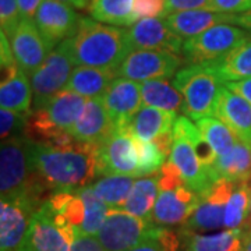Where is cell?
<instances>
[{
	"label": "cell",
	"instance_id": "cell-43",
	"mask_svg": "<svg viewBox=\"0 0 251 251\" xmlns=\"http://www.w3.org/2000/svg\"><path fill=\"white\" fill-rule=\"evenodd\" d=\"M70 251H105L102 244L99 243L98 237L88 236V234H78L75 242L73 243Z\"/></svg>",
	"mask_w": 251,
	"mask_h": 251
},
{
	"label": "cell",
	"instance_id": "cell-5",
	"mask_svg": "<svg viewBox=\"0 0 251 251\" xmlns=\"http://www.w3.org/2000/svg\"><path fill=\"white\" fill-rule=\"evenodd\" d=\"M251 35L232 24H219L200 35L184 39L181 53L190 64H212L250 41Z\"/></svg>",
	"mask_w": 251,
	"mask_h": 251
},
{
	"label": "cell",
	"instance_id": "cell-31",
	"mask_svg": "<svg viewBox=\"0 0 251 251\" xmlns=\"http://www.w3.org/2000/svg\"><path fill=\"white\" fill-rule=\"evenodd\" d=\"M186 233V251H242V227L212 234Z\"/></svg>",
	"mask_w": 251,
	"mask_h": 251
},
{
	"label": "cell",
	"instance_id": "cell-1",
	"mask_svg": "<svg viewBox=\"0 0 251 251\" xmlns=\"http://www.w3.org/2000/svg\"><path fill=\"white\" fill-rule=\"evenodd\" d=\"M31 161L46 191H74L100 176L98 147L81 141L66 148L32 143Z\"/></svg>",
	"mask_w": 251,
	"mask_h": 251
},
{
	"label": "cell",
	"instance_id": "cell-13",
	"mask_svg": "<svg viewBox=\"0 0 251 251\" xmlns=\"http://www.w3.org/2000/svg\"><path fill=\"white\" fill-rule=\"evenodd\" d=\"M127 41L133 50H162L179 54L183 38L175 34L162 18H143L127 29Z\"/></svg>",
	"mask_w": 251,
	"mask_h": 251
},
{
	"label": "cell",
	"instance_id": "cell-32",
	"mask_svg": "<svg viewBox=\"0 0 251 251\" xmlns=\"http://www.w3.org/2000/svg\"><path fill=\"white\" fill-rule=\"evenodd\" d=\"M209 66L224 82L251 78V41L234 49L225 59Z\"/></svg>",
	"mask_w": 251,
	"mask_h": 251
},
{
	"label": "cell",
	"instance_id": "cell-39",
	"mask_svg": "<svg viewBox=\"0 0 251 251\" xmlns=\"http://www.w3.org/2000/svg\"><path fill=\"white\" fill-rule=\"evenodd\" d=\"M21 21L17 0H0V25L7 38L14 34Z\"/></svg>",
	"mask_w": 251,
	"mask_h": 251
},
{
	"label": "cell",
	"instance_id": "cell-3",
	"mask_svg": "<svg viewBox=\"0 0 251 251\" xmlns=\"http://www.w3.org/2000/svg\"><path fill=\"white\" fill-rule=\"evenodd\" d=\"M32 141L24 134L1 141L0 150V193L1 198L28 197L38 204L46 188L36 177L31 161Z\"/></svg>",
	"mask_w": 251,
	"mask_h": 251
},
{
	"label": "cell",
	"instance_id": "cell-37",
	"mask_svg": "<svg viewBox=\"0 0 251 251\" xmlns=\"http://www.w3.org/2000/svg\"><path fill=\"white\" fill-rule=\"evenodd\" d=\"M31 113H20L7 109L0 110V135L1 141H6L11 137L24 134L25 125Z\"/></svg>",
	"mask_w": 251,
	"mask_h": 251
},
{
	"label": "cell",
	"instance_id": "cell-2",
	"mask_svg": "<svg viewBox=\"0 0 251 251\" xmlns=\"http://www.w3.org/2000/svg\"><path fill=\"white\" fill-rule=\"evenodd\" d=\"M66 44L74 64L113 72L131 53L127 29L88 17H81L77 31L66 39Z\"/></svg>",
	"mask_w": 251,
	"mask_h": 251
},
{
	"label": "cell",
	"instance_id": "cell-45",
	"mask_svg": "<svg viewBox=\"0 0 251 251\" xmlns=\"http://www.w3.org/2000/svg\"><path fill=\"white\" fill-rule=\"evenodd\" d=\"M45 0H17L18 10L21 20H32L35 18L36 11Z\"/></svg>",
	"mask_w": 251,
	"mask_h": 251
},
{
	"label": "cell",
	"instance_id": "cell-19",
	"mask_svg": "<svg viewBox=\"0 0 251 251\" xmlns=\"http://www.w3.org/2000/svg\"><path fill=\"white\" fill-rule=\"evenodd\" d=\"M116 127L109 116L102 98H92L85 102L80 119L70 134L81 143L99 147L115 133Z\"/></svg>",
	"mask_w": 251,
	"mask_h": 251
},
{
	"label": "cell",
	"instance_id": "cell-16",
	"mask_svg": "<svg viewBox=\"0 0 251 251\" xmlns=\"http://www.w3.org/2000/svg\"><path fill=\"white\" fill-rule=\"evenodd\" d=\"M173 135L175 140L169 161L179 168L186 186L201 197L215 183L211 177L209 166L201 162L196 148L186 135L176 130H173Z\"/></svg>",
	"mask_w": 251,
	"mask_h": 251
},
{
	"label": "cell",
	"instance_id": "cell-50",
	"mask_svg": "<svg viewBox=\"0 0 251 251\" xmlns=\"http://www.w3.org/2000/svg\"><path fill=\"white\" fill-rule=\"evenodd\" d=\"M249 183H250V187H251V181H249Z\"/></svg>",
	"mask_w": 251,
	"mask_h": 251
},
{
	"label": "cell",
	"instance_id": "cell-10",
	"mask_svg": "<svg viewBox=\"0 0 251 251\" xmlns=\"http://www.w3.org/2000/svg\"><path fill=\"white\" fill-rule=\"evenodd\" d=\"M77 233L56 222L42 205L31 221L21 251H70Z\"/></svg>",
	"mask_w": 251,
	"mask_h": 251
},
{
	"label": "cell",
	"instance_id": "cell-12",
	"mask_svg": "<svg viewBox=\"0 0 251 251\" xmlns=\"http://www.w3.org/2000/svg\"><path fill=\"white\" fill-rule=\"evenodd\" d=\"M80 20L78 13L72 6L59 0H45L36 11L35 24L46 44L53 49L57 44L74 35Z\"/></svg>",
	"mask_w": 251,
	"mask_h": 251
},
{
	"label": "cell",
	"instance_id": "cell-17",
	"mask_svg": "<svg viewBox=\"0 0 251 251\" xmlns=\"http://www.w3.org/2000/svg\"><path fill=\"white\" fill-rule=\"evenodd\" d=\"M200 200L197 193L186 184L175 190H159L152 211V222L159 226L184 224L194 214Z\"/></svg>",
	"mask_w": 251,
	"mask_h": 251
},
{
	"label": "cell",
	"instance_id": "cell-23",
	"mask_svg": "<svg viewBox=\"0 0 251 251\" xmlns=\"http://www.w3.org/2000/svg\"><path fill=\"white\" fill-rule=\"evenodd\" d=\"M209 172L214 181L221 179L233 183L251 181V145L240 140L229 152L216 156Z\"/></svg>",
	"mask_w": 251,
	"mask_h": 251
},
{
	"label": "cell",
	"instance_id": "cell-30",
	"mask_svg": "<svg viewBox=\"0 0 251 251\" xmlns=\"http://www.w3.org/2000/svg\"><path fill=\"white\" fill-rule=\"evenodd\" d=\"M135 180L126 175H106L94 181L92 188L98 198L109 208H123Z\"/></svg>",
	"mask_w": 251,
	"mask_h": 251
},
{
	"label": "cell",
	"instance_id": "cell-35",
	"mask_svg": "<svg viewBox=\"0 0 251 251\" xmlns=\"http://www.w3.org/2000/svg\"><path fill=\"white\" fill-rule=\"evenodd\" d=\"M77 191L80 193V196L82 197L85 206H87V219H85V224L82 226L81 234L97 236L103 221H105V218L108 215V205L99 200L92 186L81 187Z\"/></svg>",
	"mask_w": 251,
	"mask_h": 251
},
{
	"label": "cell",
	"instance_id": "cell-18",
	"mask_svg": "<svg viewBox=\"0 0 251 251\" xmlns=\"http://www.w3.org/2000/svg\"><path fill=\"white\" fill-rule=\"evenodd\" d=\"M102 102L116 130L123 131L143 103L141 85L137 81L117 77L103 94Z\"/></svg>",
	"mask_w": 251,
	"mask_h": 251
},
{
	"label": "cell",
	"instance_id": "cell-48",
	"mask_svg": "<svg viewBox=\"0 0 251 251\" xmlns=\"http://www.w3.org/2000/svg\"><path fill=\"white\" fill-rule=\"evenodd\" d=\"M59 1H63V3H66V4L78 10L88 9L91 4V0H59Z\"/></svg>",
	"mask_w": 251,
	"mask_h": 251
},
{
	"label": "cell",
	"instance_id": "cell-34",
	"mask_svg": "<svg viewBox=\"0 0 251 251\" xmlns=\"http://www.w3.org/2000/svg\"><path fill=\"white\" fill-rule=\"evenodd\" d=\"M251 188L249 181L236 183L233 193L229 198L225 209V227L239 229L242 227L250 214Z\"/></svg>",
	"mask_w": 251,
	"mask_h": 251
},
{
	"label": "cell",
	"instance_id": "cell-22",
	"mask_svg": "<svg viewBox=\"0 0 251 251\" xmlns=\"http://www.w3.org/2000/svg\"><path fill=\"white\" fill-rule=\"evenodd\" d=\"M176 119V113L152 106H144L127 123L123 131L144 141H153L159 135L173 131Z\"/></svg>",
	"mask_w": 251,
	"mask_h": 251
},
{
	"label": "cell",
	"instance_id": "cell-36",
	"mask_svg": "<svg viewBox=\"0 0 251 251\" xmlns=\"http://www.w3.org/2000/svg\"><path fill=\"white\" fill-rule=\"evenodd\" d=\"M135 151L138 156V175L137 176H151L165 165L166 155L153 141H144L133 137Z\"/></svg>",
	"mask_w": 251,
	"mask_h": 251
},
{
	"label": "cell",
	"instance_id": "cell-6",
	"mask_svg": "<svg viewBox=\"0 0 251 251\" xmlns=\"http://www.w3.org/2000/svg\"><path fill=\"white\" fill-rule=\"evenodd\" d=\"M158 227L120 208H110L97 237L105 251H130L153 237Z\"/></svg>",
	"mask_w": 251,
	"mask_h": 251
},
{
	"label": "cell",
	"instance_id": "cell-8",
	"mask_svg": "<svg viewBox=\"0 0 251 251\" xmlns=\"http://www.w3.org/2000/svg\"><path fill=\"white\" fill-rule=\"evenodd\" d=\"M41 204L28 197L1 198L0 251H21L31 221Z\"/></svg>",
	"mask_w": 251,
	"mask_h": 251
},
{
	"label": "cell",
	"instance_id": "cell-20",
	"mask_svg": "<svg viewBox=\"0 0 251 251\" xmlns=\"http://www.w3.org/2000/svg\"><path fill=\"white\" fill-rule=\"evenodd\" d=\"M171 29L180 38H193L219 24L236 25L237 14L219 13L214 10H188L173 13L165 18Z\"/></svg>",
	"mask_w": 251,
	"mask_h": 251
},
{
	"label": "cell",
	"instance_id": "cell-27",
	"mask_svg": "<svg viewBox=\"0 0 251 251\" xmlns=\"http://www.w3.org/2000/svg\"><path fill=\"white\" fill-rule=\"evenodd\" d=\"M88 13L99 23L116 27H131L138 21L134 0H91Z\"/></svg>",
	"mask_w": 251,
	"mask_h": 251
},
{
	"label": "cell",
	"instance_id": "cell-7",
	"mask_svg": "<svg viewBox=\"0 0 251 251\" xmlns=\"http://www.w3.org/2000/svg\"><path fill=\"white\" fill-rule=\"evenodd\" d=\"M73 64L74 60L64 41L49 53L42 66L29 77L34 92V110L45 106L56 94L66 88L74 70Z\"/></svg>",
	"mask_w": 251,
	"mask_h": 251
},
{
	"label": "cell",
	"instance_id": "cell-21",
	"mask_svg": "<svg viewBox=\"0 0 251 251\" xmlns=\"http://www.w3.org/2000/svg\"><path fill=\"white\" fill-rule=\"evenodd\" d=\"M215 116L229 126L242 141L251 145V105L246 99L224 87Z\"/></svg>",
	"mask_w": 251,
	"mask_h": 251
},
{
	"label": "cell",
	"instance_id": "cell-11",
	"mask_svg": "<svg viewBox=\"0 0 251 251\" xmlns=\"http://www.w3.org/2000/svg\"><path fill=\"white\" fill-rule=\"evenodd\" d=\"M236 183L229 180H216L201 196L194 214L186 222V232L200 233L225 227V209L233 193Z\"/></svg>",
	"mask_w": 251,
	"mask_h": 251
},
{
	"label": "cell",
	"instance_id": "cell-46",
	"mask_svg": "<svg viewBox=\"0 0 251 251\" xmlns=\"http://www.w3.org/2000/svg\"><path fill=\"white\" fill-rule=\"evenodd\" d=\"M242 251H251V215L242 226Z\"/></svg>",
	"mask_w": 251,
	"mask_h": 251
},
{
	"label": "cell",
	"instance_id": "cell-26",
	"mask_svg": "<svg viewBox=\"0 0 251 251\" xmlns=\"http://www.w3.org/2000/svg\"><path fill=\"white\" fill-rule=\"evenodd\" d=\"M140 85L143 103L145 106L168 110L172 113L184 112V99L181 94L166 80H147L143 81Z\"/></svg>",
	"mask_w": 251,
	"mask_h": 251
},
{
	"label": "cell",
	"instance_id": "cell-29",
	"mask_svg": "<svg viewBox=\"0 0 251 251\" xmlns=\"http://www.w3.org/2000/svg\"><path fill=\"white\" fill-rule=\"evenodd\" d=\"M34 92L28 75L21 69L10 80L1 82L0 87V106L20 113H31V102Z\"/></svg>",
	"mask_w": 251,
	"mask_h": 251
},
{
	"label": "cell",
	"instance_id": "cell-42",
	"mask_svg": "<svg viewBox=\"0 0 251 251\" xmlns=\"http://www.w3.org/2000/svg\"><path fill=\"white\" fill-rule=\"evenodd\" d=\"M209 10L229 14H242L251 10V0H211Z\"/></svg>",
	"mask_w": 251,
	"mask_h": 251
},
{
	"label": "cell",
	"instance_id": "cell-24",
	"mask_svg": "<svg viewBox=\"0 0 251 251\" xmlns=\"http://www.w3.org/2000/svg\"><path fill=\"white\" fill-rule=\"evenodd\" d=\"M85 102L87 100L84 99V97L78 94L63 90L56 94L45 106L38 110H41L54 127L70 133L77 120L80 119Z\"/></svg>",
	"mask_w": 251,
	"mask_h": 251
},
{
	"label": "cell",
	"instance_id": "cell-25",
	"mask_svg": "<svg viewBox=\"0 0 251 251\" xmlns=\"http://www.w3.org/2000/svg\"><path fill=\"white\" fill-rule=\"evenodd\" d=\"M116 77V72L95 67L78 66L72 73V77L64 90L73 91L84 98H102L109 85Z\"/></svg>",
	"mask_w": 251,
	"mask_h": 251
},
{
	"label": "cell",
	"instance_id": "cell-14",
	"mask_svg": "<svg viewBox=\"0 0 251 251\" xmlns=\"http://www.w3.org/2000/svg\"><path fill=\"white\" fill-rule=\"evenodd\" d=\"M98 165L100 176H137L138 156L133 135L120 130H115V133L98 147Z\"/></svg>",
	"mask_w": 251,
	"mask_h": 251
},
{
	"label": "cell",
	"instance_id": "cell-40",
	"mask_svg": "<svg viewBox=\"0 0 251 251\" xmlns=\"http://www.w3.org/2000/svg\"><path fill=\"white\" fill-rule=\"evenodd\" d=\"M165 6H166V0H134L137 20L162 17Z\"/></svg>",
	"mask_w": 251,
	"mask_h": 251
},
{
	"label": "cell",
	"instance_id": "cell-28",
	"mask_svg": "<svg viewBox=\"0 0 251 251\" xmlns=\"http://www.w3.org/2000/svg\"><path fill=\"white\" fill-rule=\"evenodd\" d=\"M158 180L159 176H148L135 180L133 190L127 198L123 209L131 215L152 222V211L158 198Z\"/></svg>",
	"mask_w": 251,
	"mask_h": 251
},
{
	"label": "cell",
	"instance_id": "cell-15",
	"mask_svg": "<svg viewBox=\"0 0 251 251\" xmlns=\"http://www.w3.org/2000/svg\"><path fill=\"white\" fill-rule=\"evenodd\" d=\"M9 39L16 62L28 77L42 66L52 52L32 20H21Z\"/></svg>",
	"mask_w": 251,
	"mask_h": 251
},
{
	"label": "cell",
	"instance_id": "cell-9",
	"mask_svg": "<svg viewBox=\"0 0 251 251\" xmlns=\"http://www.w3.org/2000/svg\"><path fill=\"white\" fill-rule=\"evenodd\" d=\"M179 54L162 50H133L117 67L116 77L133 81L169 80L183 64Z\"/></svg>",
	"mask_w": 251,
	"mask_h": 251
},
{
	"label": "cell",
	"instance_id": "cell-41",
	"mask_svg": "<svg viewBox=\"0 0 251 251\" xmlns=\"http://www.w3.org/2000/svg\"><path fill=\"white\" fill-rule=\"evenodd\" d=\"M211 0H166V6L162 17H168L173 13L188 10H209Z\"/></svg>",
	"mask_w": 251,
	"mask_h": 251
},
{
	"label": "cell",
	"instance_id": "cell-38",
	"mask_svg": "<svg viewBox=\"0 0 251 251\" xmlns=\"http://www.w3.org/2000/svg\"><path fill=\"white\" fill-rule=\"evenodd\" d=\"M179 246V239L171 230L159 226L153 237L145 240L130 251H177Z\"/></svg>",
	"mask_w": 251,
	"mask_h": 251
},
{
	"label": "cell",
	"instance_id": "cell-4",
	"mask_svg": "<svg viewBox=\"0 0 251 251\" xmlns=\"http://www.w3.org/2000/svg\"><path fill=\"white\" fill-rule=\"evenodd\" d=\"M175 88L184 99V112L193 120L215 116L225 82L209 64H190L176 73Z\"/></svg>",
	"mask_w": 251,
	"mask_h": 251
},
{
	"label": "cell",
	"instance_id": "cell-33",
	"mask_svg": "<svg viewBox=\"0 0 251 251\" xmlns=\"http://www.w3.org/2000/svg\"><path fill=\"white\" fill-rule=\"evenodd\" d=\"M197 127L218 156L229 152L240 141L237 134L219 117H202L197 120Z\"/></svg>",
	"mask_w": 251,
	"mask_h": 251
},
{
	"label": "cell",
	"instance_id": "cell-44",
	"mask_svg": "<svg viewBox=\"0 0 251 251\" xmlns=\"http://www.w3.org/2000/svg\"><path fill=\"white\" fill-rule=\"evenodd\" d=\"M225 87L233 91L234 94L240 95L251 105V78H244L240 81H229L225 82Z\"/></svg>",
	"mask_w": 251,
	"mask_h": 251
},
{
	"label": "cell",
	"instance_id": "cell-47",
	"mask_svg": "<svg viewBox=\"0 0 251 251\" xmlns=\"http://www.w3.org/2000/svg\"><path fill=\"white\" fill-rule=\"evenodd\" d=\"M236 25H239V27H242L243 29H246V31L251 35V10L250 11H247V13L237 14Z\"/></svg>",
	"mask_w": 251,
	"mask_h": 251
},
{
	"label": "cell",
	"instance_id": "cell-49",
	"mask_svg": "<svg viewBox=\"0 0 251 251\" xmlns=\"http://www.w3.org/2000/svg\"><path fill=\"white\" fill-rule=\"evenodd\" d=\"M251 188V187H250ZM249 215H251V200H250V214H249Z\"/></svg>",
	"mask_w": 251,
	"mask_h": 251
}]
</instances>
